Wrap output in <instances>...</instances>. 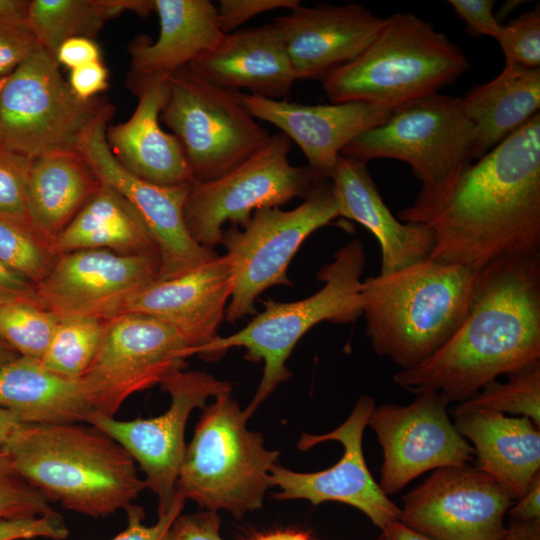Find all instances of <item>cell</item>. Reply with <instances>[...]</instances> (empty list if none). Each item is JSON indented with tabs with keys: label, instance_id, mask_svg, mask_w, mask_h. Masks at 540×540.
<instances>
[{
	"label": "cell",
	"instance_id": "1",
	"mask_svg": "<svg viewBox=\"0 0 540 540\" xmlns=\"http://www.w3.org/2000/svg\"><path fill=\"white\" fill-rule=\"evenodd\" d=\"M433 233L430 259L481 270L540 249V112L450 185L400 210Z\"/></svg>",
	"mask_w": 540,
	"mask_h": 540
},
{
	"label": "cell",
	"instance_id": "2",
	"mask_svg": "<svg viewBox=\"0 0 540 540\" xmlns=\"http://www.w3.org/2000/svg\"><path fill=\"white\" fill-rule=\"evenodd\" d=\"M540 359V253L499 258L479 271L469 313L452 337L393 381L449 404Z\"/></svg>",
	"mask_w": 540,
	"mask_h": 540
},
{
	"label": "cell",
	"instance_id": "3",
	"mask_svg": "<svg viewBox=\"0 0 540 540\" xmlns=\"http://www.w3.org/2000/svg\"><path fill=\"white\" fill-rule=\"evenodd\" d=\"M2 448L50 502L90 517L126 509L146 488L124 447L91 424L22 423Z\"/></svg>",
	"mask_w": 540,
	"mask_h": 540
},
{
	"label": "cell",
	"instance_id": "4",
	"mask_svg": "<svg viewBox=\"0 0 540 540\" xmlns=\"http://www.w3.org/2000/svg\"><path fill=\"white\" fill-rule=\"evenodd\" d=\"M480 270L430 258L362 281L373 350L412 368L438 351L466 319Z\"/></svg>",
	"mask_w": 540,
	"mask_h": 540
},
{
	"label": "cell",
	"instance_id": "5",
	"mask_svg": "<svg viewBox=\"0 0 540 540\" xmlns=\"http://www.w3.org/2000/svg\"><path fill=\"white\" fill-rule=\"evenodd\" d=\"M468 68L464 52L445 33L414 14L395 13L354 60L322 83L332 103L399 107L439 93Z\"/></svg>",
	"mask_w": 540,
	"mask_h": 540
},
{
	"label": "cell",
	"instance_id": "6",
	"mask_svg": "<svg viewBox=\"0 0 540 540\" xmlns=\"http://www.w3.org/2000/svg\"><path fill=\"white\" fill-rule=\"evenodd\" d=\"M365 263L362 242L350 241L318 271L317 279L324 282L319 291L294 302L263 301L264 310L244 328L227 337L219 336L210 346L207 361L222 358L233 347L245 348L248 360L264 361L260 384L244 410L247 418L291 377L287 360L308 330L323 321L349 324L363 315L361 276Z\"/></svg>",
	"mask_w": 540,
	"mask_h": 540
},
{
	"label": "cell",
	"instance_id": "7",
	"mask_svg": "<svg viewBox=\"0 0 540 540\" xmlns=\"http://www.w3.org/2000/svg\"><path fill=\"white\" fill-rule=\"evenodd\" d=\"M247 419L230 394L203 407L177 479L176 490L185 500L236 518L262 507L279 452L265 448L261 434L247 428Z\"/></svg>",
	"mask_w": 540,
	"mask_h": 540
},
{
	"label": "cell",
	"instance_id": "8",
	"mask_svg": "<svg viewBox=\"0 0 540 540\" xmlns=\"http://www.w3.org/2000/svg\"><path fill=\"white\" fill-rule=\"evenodd\" d=\"M473 127L461 98L436 93L399 106L382 124L350 141L341 155L368 163H407L420 181L417 197L439 193L472 162Z\"/></svg>",
	"mask_w": 540,
	"mask_h": 540
},
{
	"label": "cell",
	"instance_id": "9",
	"mask_svg": "<svg viewBox=\"0 0 540 540\" xmlns=\"http://www.w3.org/2000/svg\"><path fill=\"white\" fill-rule=\"evenodd\" d=\"M160 120L180 141L194 181L215 180L240 166L271 137L249 112L240 91L215 85L188 65L166 79Z\"/></svg>",
	"mask_w": 540,
	"mask_h": 540
},
{
	"label": "cell",
	"instance_id": "10",
	"mask_svg": "<svg viewBox=\"0 0 540 540\" xmlns=\"http://www.w3.org/2000/svg\"><path fill=\"white\" fill-rule=\"evenodd\" d=\"M339 216L335 188L329 179L318 183L292 210L258 209L243 230L236 225L223 230V258L232 283L226 321L232 324L257 314L255 301L266 289L292 286L287 270L299 247L310 234Z\"/></svg>",
	"mask_w": 540,
	"mask_h": 540
},
{
	"label": "cell",
	"instance_id": "11",
	"mask_svg": "<svg viewBox=\"0 0 540 540\" xmlns=\"http://www.w3.org/2000/svg\"><path fill=\"white\" fill-rule=\"evenodd\" d=\"M112 109L104 98L79 99L56 59L40 49L6 78L0 96L1 143L31 158L78 151L89 129Z\"/></svg>",
	"mask_w": 540,
	"mask_h": 540
},
{
	"label": "cell",
	"instance_id": "12",
	"mask_svg": "<svg viewBox=\"0 0 540 540\" xmlns=\"http://www.w3.org/2000/svg\"><path fill=\"white\" fill-rule=\"evenodd\" d=\"M290 150L291 140L279 132L229 173L208 182L193 181L183 210L191 237L213 249L221 244L226 222L243 227L253 211L304 199L325 180L307 165L293 166L288 159Z\"/></svg>",
	"mask_w": 540,
	"mask_h": 540
},
{
	"label": "cell",
	"instance_id": "13",
	"mask_svg": "<svg viewBox=\"0 0 540 540\" xmlns=\"http://www.w3.org/2000/svg\"><path fill=\"white\" fill-rule=\"evenodd\" d=\"M191 356L173 327L125 312L107 320L98 352L80 380L94 411L113 417L128 397L183 370Z\"/></svg>",
	"mask_w": 540,
	"mask_h": 540
},
{
	"label": "cell",
	"instance_id": "14",
	"mask_svg": "<svg viewBox=\"0 0 540 540\" xmlns=\"http://www.w3.org/2000/svg\"><path fill=\"white\" fill-rule=\"evenodd\" d=\"M161 386L171 398L169 408L161 415L118 420L93 412L86 420L116 440L139 464L146 488L157 497L158 515L171 507L177 495L190 414L195 408H203L209 397L232 391L230 383L202 371H177L162 381Z\"/></svg>",
	"mask_w": 540,
	"mask_h": 540
},
{
	"label": "cell",
	"instance_id": "15",
	"mask_svg": "<svg viewBox=\"0 0 540 540\" xmlns=\"http://www.w3.org/2000/svg\"><path fill=\"white\" fill-rule=\"evenodd\" d=\"M514 500L478 467H443L403 497L399 521L433 540H499Z\"/></svg>",
	"mask_w": 540,
	"mask_h": 540
},
{
	"label": "cell",
	"instance_id": "16",
	"mask_svg": "<svg viewBox=\"0 0 540 540\" xmlns=\"http://www.w3.org/2000/svg\"><path fill=\"white\" fill-rule=\"evenodd\" d=\"M447 405L436 391H425L408 405L375 406L368 425L383 451L379 486L386 495L429 470L472 459L474 448L450 421Z\"/></svg>",
	"mask_w": 540,
	"mask_h": 540
},
{
	"label": "cell",
	"instance_id": "17",
	"mask_svg": "<svg viewBox=\"0 0 540 540\" xmlns=\"http://www.w3.org/2000/svg\"><path fill=\"white\" fill-rule=\"evenodd\" d=\"M114 109L105 113L81 140L78 151L96 176L135 208L151 233L159 252L158 280L182 275L218 255L199 245L184 220V204L192 183L160 186L128 172L114 157L106 141V129Z\"/></svg>",
	"mask_w": 540,
	"mask_h": 540
},
{
	"label": "cell",
	"instance_id": "18",
	"mask_svg": "<svg viewBox=\"0 0 540 540\" xmlns=\"http://www.w3.org/2000/svg\"><path fill=\"white\" fill-rule=\"evenodd\" d=\"M375 408L372 397L361 396L349 417L335 430L321 435L303 433L298 448L307 450L324 441L343 446L340 460L326 470L300 473L276 463L270 472V485L277 486L279 500L305 499L314 505L335 501L363 512L378 528L399 520L400 508L376 483L363 453V434Z\"/></svg>",
	"mask_w": 540,
	"mask_h": 540
},
{
	"label": "cell",
	"instance_id": "19",
	"mask_svg": "<svg viewBox=\"0 0 540 540\" xmlns=\"http://www.w3.org/2000/svg\"><path fill=\"white\" fill-rule=\"evenodd\" d=\"M159 267V255L78 250L56 256L36 288L45 306L60 318L109 320L123 313L129 300L157 279Z\"/></svg>",
	"mask_w": 540,
	"mask_h": 540
},
{
	"label": "cell",
	"instance_id": "20",
	"mask_svg": "<svg viewBox=\"0 0 540 540\" xmlns=\"http://www.w3.org/2000/svg\"><path fill=\"white\" fill-rule=\"evenodd\" d=\"M385 18L360 4L298 5L274 26L296 80L323 79L354 60L376 37Z\"/></svg>",
	"mask_w": 540,
	"mask_h": 540
},
{
	"label": "cell",
	"instance_id": "21",
	"mask_svg": "<svg viewBox=\"0 0 540 540\" xmlns=\"http://www.w3.org/2000/svg\"><path fill=\"white\" fill-rule=\"evenodd\" d=\"M240 98L254 118L276 126L293 140L307 166L325 180L350 141L385 122L398 108L366 102L305 105L243 92Z\"/></svg>",
	"mask_w": 540,
	"mask_h": 540
},
{
	"label": "cell",
	"instance_id": "22",
	"mask_svg": "<svg viewBox=\"0 0 540 540\" xmlns=\"http://www.w3.org/2000/svg\"><path fill=\"white\" fill-rule=\"evenodd\" d=\"M232 291L223 256L173 278L154 280L134 297L125 312L145 314L173 327L186 341L192 356L207 360L210 346L226 314Z\"/></svg>",
	"mask_w": 540,
	"mask_h": 540
},
{
	"label": "cell",
	"instance_id": "23",
	"mask_svg": "<svg viewBox=\"0 0 540 540\" xmlns=\"http://www.w3.org/2000/svg\"><path fill=\"white\" fill-rule=\"evenodd\" d=\"M160 23L158 39L138 36L129 46L127 86L139 97L178 69L215 47L224 34L209 0H153Z\"/></svg>",
	"mask_w": 540,
	"mask_h": 540
},
{
	"label": "cell",
	"instance_id": "24",
	"mask_svg": "<svg viewBox=\"0 0 540 540\" xmlns=\"http://www.w3.org/2000/svg\"><path fill=\"white\" fill-rule=\"evenodd\" d=\"M188 66L220 87L270 99L290 94L293 69L272 24L237 29Z\"/></svg>",
	"mask_w": 540,
	"mask_h": 540
},
{
	"label": "cell",
	"instance_id": "25",
	"mask_svg": "<svg viewBox=\"0 0 540 540\" xmlns=\"http://www.w3.org/2000/svg\"><path fill=\"white\" fill-rule=\"evenodd\" d=\"M330 180L340 216L360 223L378 240L381 275L430 257L434 246L432 231L425 225L405 223L394 217L383 202L366 163L340 155Z\"/></svg>",
	"mask_w": 540,
	"mask_h": 540
},
{
	"label": "cell",
	"instance_id": "26",
	"mask_svg": "<svg viewBox=\"0 0 540 540\" xmlns=\"http://www.w3.org/2000/svg\"><path fill=\"white\" fill-rule=\"evenodd\" d=\"M167 95L166 81L148 88L127 121L107 126L106 141L116 160L144 181L160 186L192 183L193 171L180 141L159 123Z\"/></svg>",
	"mask_w": 540,
	"mask_h": 540
},
{
	"label": "cell",
	"instance_id": "27",
	"mask_svg": "<svg viewBox=\"0 0 540 540\" xmlns=\"http://www.w3.org/2000/svg\"><path fill=\"white\" fill-rule=\"evenodd\" d=\"M457 431L474 444L478 468L503 485L515 500L540 473V430L526 417L500 413L453 414Z\"/></svg>",
	"mask_w": 540,
	"mask_h": 540
},
{
	"label": "cell",
	"instance_id": "28",
	"mask_svg": "<svg viewBox=\"0 0 540 540\" xmlns=\"http://www.w3.org/2000/svg\"><path fill=\"white\" fill-rule=\"evenodd\" d=\"M0 407L21 423H86L95 412L81 380L46 368L40 359L18 356L0 367Z\"/></svg>",
	"mask_w": 540,
	"mask_h": 540
},
{
	"label": "cell",
	"instance_id": "29",
	"mask_svg": "<svg viewBox=\"0 0 540 540\" xmlns=\"http://www.w3.org/2000/svg\"><path fill=\"white\" fill-rule=\"evenodd\" d=\"M462 108L473 127L472 159H480L540 110V68L505 64L491 81L472 87Z\"/></svg>",
	"mask_w": 540,
	"mask_h": 540
},
{
	"label": "cell",
	"instance_id": "30",
	"mask_svg": "<svg viewBox=\"0 0 540 540\" xmlns=\"http://www.w3.org/2000/svg\"><path fill=\"white\" fill-rule=\"evenodd\" d=\"M99 186L100 180L79 151L33 158L28 218L34 232L52 252L57 237Z\"/></svg>",
	"mask_w": 540,
	"mask_h": 540
},
{
	"label": "cell",
	"instance_id": "31",
	"mask_svg": "<svg viewBox=\"0 0 540 540\" xmlns=\"http://www.w3.org/2000/svg\"><path fill=\"white\" fill-rule=\"evenodd\" d=\"M87 249H105L125 255H159L151 233L135 208L102 181L53 245L55 256Z\"/></svg>",
	"mask_w": 540,
	"mask_h": 540
},
{
	"label": "cell",
	"instance_id": "32",
	"mask_svg": "<svg viewBox=\"0 0 540 540\" xmlns=\"http://www.w3.org/2000/svg\"><path fill=\"white\" fill-rule=\"evenodd\" d=\"M125 11L148 16L153 0H30L27 22L40 47L55 58L64 41L92 39L108 19Z\"/></svg>",
	"mask_w": 540,
	"mask_h": 540
},
{
	"label": "cell",
	"instance_id": "33",
	"mask_svg": "<svg viewBox=\"0 0 540 540\" xmlns=\"http://www.w3.org/2000/svg\"><path fill=\"white\" fill-rule=\"evenodd\" d=\"M506 375V382L493 380L487 383L474 396L459 402L452 413H509L529 418L539 427L540 359Z\"/></svg>",
	"mask_w": 540,
	"mask_h": 540
},
{
	"label": "cell",
	"instance_id": "34",
	"mask_svg": "<svg viewBox=\"0 0 540 540\" xmlns=\"http://www.w3.org/2000/svg\"><path fill=\"white\" fill-rule=\"evenodd\" d=\"M106 322L92 317L60 318L40 361L54 373L81 378L98 352Z\"/></svg>",
	"mask_w": 540,
	"mask_h": 540
},
{
	"label": "cell",
	"instance_id": "35",
	"mask_svg": "<svg viewBox=\"0 0 540 540\" xmlns=\"http://www.w3.org/2000/svg\"><path fill=\"white\" fill-rule=\"evenodd\" d=\"M60 317L31 303L0 304V340L19 356L41 359Z\"/></svg>",
	"mask_w": 540,
	"mask_h": 540
},
{
	"label": "cell",
	"instance_id": "36",
	"mask_svg": "<svg viewBox=\"0 0 540 540\" xmlns=\"http://www.w3.org/2000/svg\"><path fill=\"white\" fill-rule=\"evenodd\" d=\"M56 256L27 226L0 214V259L38 284L49 273Z\"/></svg>",
	"mask_w": 540,
	"mask_h": 540
},
{
	"label": "cell",
	"instance_id": "37",
	"mask_svg": "<svg viewBox=\"0 0 540 540\" xmlns=\"http://www.w3.org/2000/svg\"><path fill=\"white\" fill-rule=\"evenodd\" d=\"M32 162L33 158L0 143V214L34 232L27 212Z\"/></svg>",
	"mask_w": 540,
	"mask_h": 540
},
{
	"label": "cell",
	"instance_id": "38",
	"mask_svg": "<svg viewBox=\"0 0 540 540\" xmlns=\"http://www.w3.org/2000/svg\"><path fill=\"white\" fill-rule=\"evenodd\" d=\"M50 501L13 468L0 447V520L40 516L53 512Z\"/></svg>",
	"mask_w": 540,
	"mask_h": 540
},
{
	"label": "cell",
	"instance_id": "39",
	"mask_svg": "<svg viewBox=\"0 0 540 540\" xmlns=\"http://www.w3.org/2000/svg\"><path fill=\"white\" fill-rule=\"evenodd\" d=\"M505 56V64L540 68V10L535 7L502 25L496 39Z\"/></svg>",
	"mask_w": 540,
	"mask_h": 540
},
{
	"label": "cell",
	"instance_id": "40",
	"mask_svg": "<svg viewBox=\"0 0 540 540\" xmlns=\"http://www.w3.org/2000/svg\"><path fill=\"white\" fill-rule=\"evenodd\" d=\"M42 49L27 19L0 17V78Z\"/></svg>",
	"mask_w": 540,
	"mask_h": 540
},
{
	"label": "cell",
	"instance_id": "41",
	"mask_svg": "<svg viewBox=\"0 0 540 540\" xmlns=\"http://www.w3.org/2000/svg\"><path fill=\"white\" fill-rule=\"evenodd\" d=\"M68 536L69 530L63 517L55 511L40 516L0 520V540H63Z\"/></svg>",
	"mask_w": 540,
	"mask_h": 540
},
{
	"label": "cell",
	"instance_id": "42",
	"mask_svg": "<svg viewBox=\"0 0 540 540\" xmlns=\"http://www.w3.org/2000/svg\"><path fill=\"white\" fill-rule=\"evenodd\" d=\"M299 0H220L217 22L223 34H230L250 18L276 9H294Z\"/></svg>",
	"mask_w": 540,
	"mask_h": 540
},
{
	"label": "cell",
	"instance_id": "43",
	"mask_svg": "<svg viewBox=\"0 0 540 540\" xmlns=\"http://www.w3.org/2000/svg\"><path fill=\"white\" fill-rule=\"evenodd\" d=\"M185 501L177 492L171 507L165 513L158 515V520L153 525H145L143 509L131 504L125 509L126 528L110 540H163L171 524L181 514Z\"/></svg>",
	"mask_w": 540,
	"mask_h": 540
},
{
	"label": "cell",
	"instance_id": "44",
	"mask_svg": "<svg viewBox=\"0 0 540 540\" xmlns=\"http://www.w3.org/2000/svg\"><path fill=\"white\" fill-rule=\"evenodd\" d=\"M220 526V516L214 511L180 514L163 540H224L220 534Z\"/></svg>",
	"mask_w": 540,
	"mask_h": 540
},
{
	"label": "cell",
	"instance_id": "45",
	"mask_svg": "<svg viewBox=\"0 0 540 540\" xmlns=\"http://www.w3.org/2000/svg\"><path fill=\"white\" fill-rule=\"evenodd\" d=\"M456 14L466 23L467 31L474 36L498 38L502 25L493 14V0H449Z\"/></svg>",
	"mask_w": 540,
	"mask_h": 540
},
{
	"label": "cell",
	"instance_id": "46",
	"mask_svg": "<svg viewBox=\"0 0 540 540\" xmlns=\"http://www.w3.org/2000/svg\"><path fill=\"white\" fill-rule=\"evenodd\" d=\"M15 302L46 307L38 294L36 284L11 269L0 259V304Z\"/></svg>",
	"mask_w": 540,
	"mask_h": 540
},
{
	"label": "cell",
	"instance_id": "47",
	"mask_svg": "<svg viewBox=\"0 0 540 540\" xmlns=\"http://www.w3.org/2000/svg\"><path fill=\"white\" fill-rule=\"evenodd\" d=\"M109 72L102 61H95L70 71L68 84L81 100H90L108 88Z\"/></svg>",
	"mask_w": 540,
	"mask_h": 540
},
{
	"label": "cell",
	"instance_id": "48",
	"mask_svg": "<svg viewBox=\"0 0 540 540\" xmlns=\"http://www.w3.org/2000/svg\"><path fill=\"white\" fill-rule=\"evenodd\" d=\"M57 63L70 70L86 64L100 61L101 52L98 44L90 38L75 37L64 41L57 50Z\"/></svg>",
	"mask_w": 540,
	"mask_h": 540
},
{
	"label": "cell",
	"instance_id": "49",
	"mask_svg": "<svg viewBox=\"0 0 540 540\" xmlns=\"http://www.w3.org/2000/svg\"><path fill=\"white\" fill-rule=\"evenodd\" d=\"M513 520H540V473L530 483L526 492L508 510Z\"/></svg>",
	"mask_w": 540,
	"mask_h": 540
},
{
	"label": "cell",
	"instance_id": "50",
	"mask_svg": "<svg viewBox=\"0 0 540 540\" xmlns=\"http://www.w3.org/2000/svg\"><path fill=\"white\" fill-rule=\"evenodd\" d=\"M499 540H540V520L512 519Z\"/></svg>",
	"mask_w": 540,
	"mask_h": 540
},
{
	"label": "cell",
	"instance_id": "51",
	"mask_svg": "<svg viewBox=\"0 0 540 540\" xmlns=\"http://www.w3.org/2000/svg\"><path fill=\"white\" fill-rule=\"evenodd\" d=\"M380 530L376 540H433L412 530L399 520L389 523Z\"/></svg>",
	"mask_w": 540,
	"mask_h": 540
},
{
	"label": "cell",
	"instance_id": "52",
	"mask_svg": "<svg viewBox=\"0 0 540 540\" xmlns=\"http://www.w3.org/2000/svg\"><path fill=\"white\" fill-rule=\"evenodd\" d=\"M30 0H0V17L27 19Z\"/></svg>",
	"mask_w": 540,
	"mask_h": 540
},
{
	"label": "cell",
	"instance_id": "53",
	"mask_svg": "<svg viewBox=\"0 0 540 540\" xmlns=\"http://www.w3.org/2000/svg\"><path fill=\"white\" fill-rule=\"evenodd\" d=\"M21 424L11 412L0 407V447L10 439Z\"/></svg>",
	"mask_w": 540,
	"mask_h": 540
},
{
	"label": "cell",
	"instance_id": "54",
	"mask_svg": "<svg viewBox=\"0 0 540 540\" xmlns=\"http://www.w3.org/2000/svg\"><path fill=\"white\" fill-rule=\"evenodd\" d=\"M250 540H314L308 534L301 531L284 530L260 534Z\"/></svg>",
	"mask_w": 540,
	"mask_h": 540
},
{
	"label": "cell",
	"instance_id": "55",
	"mask_svg": "<svg viewBox=\"0 0 540 540\" xmlns=\"http://www.w3.org/2000/svg\"><path fill=\"white\" fill-rule=\"evenodd\" d=\"M19 355L8 345L0 340V367L14 360Z\"/></svg>",
	"mask_w": 540,
	"mask_h": 540
},
{
	"label": "cell",
	"instance_id": "56",
	"mask_svg": "<svg viewBox=\"0 0 540 540\" xmlns=\"http://www.w3.org/2000/svg\"><path fill=\"white\" fill-rule=\"evenodd\" d=\"M6 78L7 77L0 78V96H1V91L3 89V86L5 84ZM0 143H1V126H0Z\"/></svg>",
	"mask_w": 540,
	"mask_h": 540
}]
</instances>
